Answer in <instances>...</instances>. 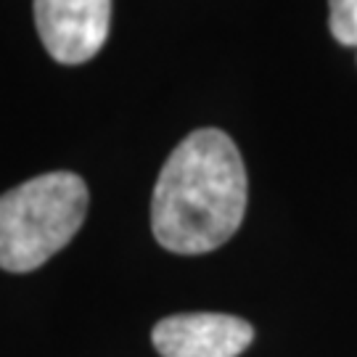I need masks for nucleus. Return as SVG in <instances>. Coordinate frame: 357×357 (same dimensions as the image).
<instances>
[{
  "mask_svg": "<svg viewBox=\"0 0 357 357\" xmlns=\"http://www.w3.org/2000/svg\"><path fill=\"white\" fill-rule=\"evenodd\" d=\"M35 24L59 64H85L109 38L112 0H35Z\"/></svg>",
  "mask_w": 357,
  "mask_h": 357,
  "instance_id": "3",
  "label": "nucleus"
},
{
  "mask_svg": "<svg viewBox=\"0 0 357 357\" xmlns=\"http://www.w3.org/2000/svg\"><path fill=\"white\" fill-rule=\"evenodd\" d=\"M246 196V167L230 135L196 130L159 172L151 199L153 236L175 255L215 252L241 228Z\"/></svg>",
  "mask_w": 357,
  "mask_h": 357,
  "instance_id": "1",
  "label": "nucleus"
},
{
  "mask_svg": "<svg viewBox=\"0 0 357 357\" xmlns=\"http://www.w3.org/2000/svg\"><path fill=\"white\" fill-rule=\"evenodd\" d=\"M328 3H331V16H328L331 35L342 45L357 48V0H328Z\"/></svg>",
  "mask_w": 357,
  "mask_h": 357,
  "instance_id": "5",
  "label": "nucleus"
},
{
  "mask_svg": "<svg viewBox=\"0 0 357 357\" xmlns=\"http://www.w3.org/2000/svg\"><path fill=\"white\" fill-rule=\"evenodd\" d=\"M88 185L75 172H48L0 196V268L29 273L77 236Z\"/></svg>",
  "mask_w": 357,
  "mask_h": 357,
  "instance_id": "2",
  "label": "nucleus"
},
{
  "mask_svg": "<svg viewBox=\"0 0 357 357\" xmlns=\"http://www.w3.org/2000/svg\"><path fill=\"white\" fill-rule=\"evenodd\" d=\"M151 339L162 357H238L255 342V328L236 315L183 312L159 320Z\"/></svg>",
  "mask_w": 357,
  "mask_h": 357,
  "instance_id": "4",
  "label": "nucleus"
}]
</instances>
